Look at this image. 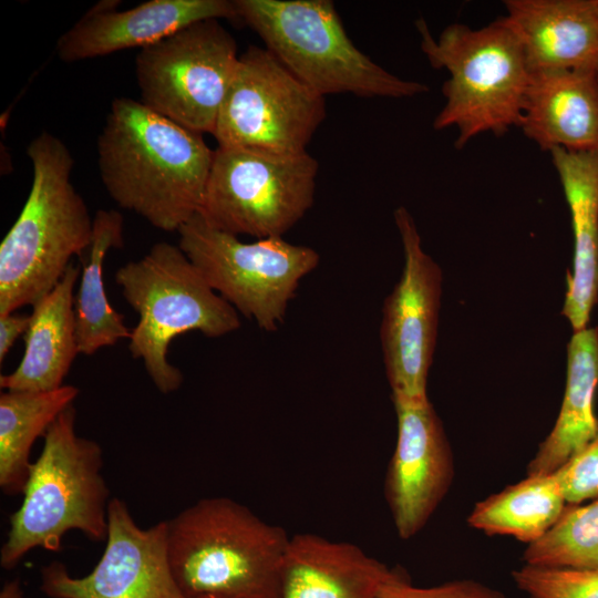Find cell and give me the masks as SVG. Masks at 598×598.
<instances>
[{
	"label": "cell",
	"mask_w": 598,
	"mask_h": 598,
	"mask_svg": "<svg viewBox=\"0 0 598 598\" xmlns=\"http://www.w3.org/2000/svg\"><path fill=\"white\" fill-rule=\"evenodd\" d=\"M107 519L105 549L94 569L73 577L53 561L41 568L42 592L51 598H185L171 568L167 520L141 528L116 497Z\"/></svg>",
	"instance_id": "4fadbf2b"
},
{
	"label": "cell",
	"mask_w": 598,
	"mask_h": 598,
	"mask_svg": "<svg viewBox=\"0 0 598 598\" xmlns=\"http://www.w3.org/2000/svg\"><path fill=\"white\" fill-rule=\"evenodd\" d=\"M318 169L308 152L217 146L197 214L235 236L282 237L311 208Z\"/></svg>",
	"instance_id": "ba28073f"
},
{
	"label": "cell",
	"mask_w": 598,
	"mask_h": 598,
	"mask_svg": "<svg viewBox=\"0 0 598 598\" xmlns=\"http://www.w3.org/2000/svg\"><path fill=\"white\" fill-rule=\"evenodd\" d=\"M529 565L598 568V496L587 504H567L550 529L527 545Z\"/></svg>",
	"instance_id": "d4e9b609"
},
{
	"label": "cell",
	"mask_w": 598,
	"mask_h": 598,
	"mask_svg": "<svg viewBox=\"0 0 598 598\" xmlns=\"http://www.w3.org/2000/svg\"><path fill=\"white\" fill-rule=\"evenodd\" d=\"M392 400L398 436L384 494L398 535L410 539L422 530L447 494L454 461L443 424L429 399Z\"/></svg>",
	"instance_id": "5bb4252c"
},
{
	"label": "cell",
	"mask_w": 598,
	"mask_h": 598,
	"mask_svg": "<svg viewBox=\"0 0 598 598\" xmlns=\"http://www.w3.org/2000/svg\"><path fill=\"white\" fill-rule=\"evenodd\" d=\"M30 315L16 312L0 315V362L6 359L18 338L27 332Z\"/></svg>",
	"instance_id": "f1b7e54d"
},
{
	"label": "cell",
	"mask_w": 598,
	"mask_h": 598,
	"mask_svg": "<svg viewBox=\"0 0 598 598\" xmlns=\"http://www.w3.org/2000/svg\"><path fill=\"white\" fill-rule=\"evenodd\" d=\"M421 50L434 69H445V104L434 130L455 127V147L483 133L497 136L519 126L530 72L520 43L503 17L481 29L447 25L434 38L423 19L416 21Z\"/></svg>",
	"instance_id": "5b68a950"
},
{
	"label": "cell",
	"mask_w": 598,
	"mask_h": 598,
	"mask_svg": "<svg viewBox=\"0 0 598 598\" xmlns=\"http://www.w3.org/2000/svg\"><path fill=\"white\" fill-rule=\"evenodd\" d=\"M566 505L555 473L527 475L476 503L467 523L487 535L511 536L529 545L550 529Z\"/></svg>",
	"instance_id": "cb8c5ba5"
},
{
	"label": "cell",
	"mask_w": 598,
	"mask_h": 598,
	"mask_svg": "<svg viewBox=\"0 0 598 598\" xmlns=\"http://www.w3.org/2000/svg\"><path fill=\"white\" fill-rule=\"evenodd\" d=\"M512 577L528 598H598V568L525 564Z\"/></svg>",
	"instance_id": "484cf974"
},
{
	"label": "cell",
	"mask_w": 598,
	"mask_h": 598,
	"mask_svg": "<svg viewBox=\"0 0 598 598\" xmlns=\"http://www.w3.org/2000/svg\"><path fill=\"white\" fill-rule=\"evenodd\" d=\"M178 247L208 285L267 332L283 322L300 281L319 265L311 247L283 237L241 241L196 214L178 229Z\"/></svg>",
	"instance_id": "9c48e42d"
},
{
	"label": "cell",
	"mask_w": 598,
	"mask_h": 598,
	"mask_svg": "<svg viewBox=\"0 0 598 598\" xmlns=\"http://www.w3.org/2000/svg\"><path fill=\"white\" fill-rule=\"evenodd\" d=\"M518 127L547 152L598 153V72L530 73Z\"/></svg>",
	"instance_id": "e0dca14e"
},
{
	"label": "cell",
	"mask_w": 598,
	"mask_h": 598,
	"mask_svg": "<svg viewBox=\"0 0 598 598\" xmlns=\"http://www.w3.org/2000/svg\"><path fill=\"white\" fill-rule=\"evenodd\" d=\"M115 3L95 4L60 37L56 52L62 61L142 49L203 20H239L235 2L229 0H150L120 11Z\"/></svg>",
	"instance_id": "9a60e30c"
},
{
	"label": "cell",
	"mask_w": 598,
	"mask_h": 598,
	"mask_svg": "<svg viewBox=\"0 0 598 598\" xmlns=\"http://www.w3.org/2000/svg\"><path fill=\"white\" fill-rule=\"evenodd\" d=\"M375 598H506V596L499 590L471 579L453 580L433 587H416L403 571L394 569Z\"/></svg>",
	"instance_id": "4316f807"
},
{
	"label": "cell",
	"mask_w": 598,
	"mask_h": 598,
	"mask_svg": "<svg viewBox=\"0 0 598 598\" xmlns=\"http://www.w3.org/2000/svg\"><path fill=\"white\" fill-rule=\"evenodd\" d=\"M567 504L598 496V433L555 472Z\"/></svg>",
	"instance_id": "83f0119b"
},
{
	"label": "cell",
	"mask_w": 598,
	"mask_h": 598,
	"mask_svg": "<svg viewBox=\"0 0 598 598\" xmlns=\"http://www.w3.org/2000/svg\"><path fill=\"white\" fill-rule=\"evenodd\" d=\"M78 395L79 389L71 384L52 391L0 394V487L4 494H22L32 464L33 443L44 436Z\"/></svg>",
	"instance_id": "603a6c76"
},
{
	"label": "cell",
	"mask_w": 598,
	"mask_h": 598,
	"mask_svg": "<svg viewBox=\"0 0 598 598\" xmlns=\"http://www.w3.org/2000/svg\"><path fill=\"white\" fill-rule=\"evenodd\" d=\"M393 573L351 543L297 534L285 551L279 598H375Z\"/></svg>",
	"instance_id": "ac0fdd59"
},
{
	"label": "cell",
	"mask_w": 598,
	"mask_h": 598,
	"mask_svg": "<svg viewBox=\"0 0 598 598\" xmlns=\"http://www.w3.org/2000/svg\"><path fill=\"white\" fill-rule=\"evenodd\" d=\"M0 598H23V592L18 580L7 582L1 592Z\"/></svg>",
	"instance_id": "f546056e"
},
{
	"label": "cell",
	"mask_w": 598,
	"mask_h": 598,
	"mask_svg": "<svg viewBox=\"0 0 598 598\" xmlns=\"http://www.w3.org/2000/svg\"><path fill=\"white\" fill-rule=\"evenodd\" d=\"M80 274V267L71 264L53 290L32 307L23 357L14 371L0 377L1 389L43 392L63 385L80 353L73 310Z\"/></svg>",
	"instance_id": "ffe728a7"
},
{
	"label": "cell",
	"mask_w": 598,
	"mask_h": 598,
	"mask_svg": "<svg viewBox=\"0 0 598 598\" xmlns=\"http://www.w3.org/2000/svg\"><path fill=\"white\" fill-rule=\"evenodd\" d=\"M571 216L573 271L563 316L575 331L587 328L598 300V153L549 151Z\"/></svg>",
	"instance_id": "d6986e66"
},
{
	"label": "cell",
	"mask_w": 598,
	"mask_h": 598,
	"mask_svg": "<svg viewBox=\"0 0 598 598\" xmlns=\"http://www.w3.org/2000/svg\"><path fill=\"white\" fill-rule=\"evenodd\" d=\"M598 328L575 331L567 346V377L556 422L529 461L527 475L551 474L598 433Z\"/></svg>",
	"instance_id": "44dd1931"
},
{
	"label": "cell",
	"mask_w": 598,
	"mask_h": 598,
	"mask_svg": "<svg viewBox=\"0 0 598 598\" xmlns=\"http://www.w3.org/2000/svg\"><path fill=\"white\" fill-rule=\"evenodd\" d=\"M27 153L32 185L0 244V315L33 307L92 240L93 218L71 182L74 161L68 146L42 132Z\"/></svg>",
	"instance_id": "7a4b0ae2"
},
{
	"label": "cell",
	"mask_w": 598,
	"mask_h": 598,
	"mask_svg": "<svg viewBox=\"0 0 598 598\" xmlns=\"http://www.w3.org/2000/svg\"><path fill=\"white\" fill-rule=\"evenodd\" d=\"M124 220L115 209H99L93 217L92 240L74 295V322L79 352L85 355L130 339L124 316L109 302L103 279L106 254L124 244Z\"/></svg>",
	"instance_id": "7402d4cb"
},
{
	"label": "cell",
	"mask_w": 598,
	"mask_h": 598,
	"mask_svg": "<svg viewBox=\"0 0 598 598\" xmlns=\"http://www.w3.org/2000/svg\"><path fill=\"white\" fill-rule=\"evenodd\" d=\"M168 525V556L185 598H279L286 532L227 497L204 498Z\"/></svg>",
	"instance_id": "3957f363"
},
{
	"label": "cell",
	"mask_w": 598,
	"mask_h": 598,
	"mask_svg": "<svg viewBox=\"0 0 598 598\" xmlns=\"http://www.w3.org/2000/svg\"><path fill=\"white\" fill-rule=\"evenodd\" d=\"M115 281L138 317L128 350L142 360L164 394L178 390L184 380L167 359L173 339L189 331L218 338L240 327L238 312L208 285L178 245L154 244L141 259L118 268Z\"/></svg>",
	"instance_id": "52a82bcc"
},
{
	"label": "cell",
	"mask_w": 598,
	"mask_h": 598,
	"mask_svg": "<svg viewBox=\"0 0 598 598\" xmlns=\"http://www.w3.org/2000/svg\"><path fill=\"white\" fill-rule=\"evenodd\" d=\"M401 237L402 275L383 305L380 338L392 398H427L442 293V271L422 248L415 221L405 207L394 210Z\"/></svg>",
	"instance_id": "7c38bea8"
},
{
	"label": "cell",
	"mask_w": 598,
	"mask_h": 598,
	"mask_svg": "<svg viewBox=\"0 0 598 598\" xmlns=\"http://www.w3.org/2000/svg\"><path fill=\"white\" fill-rule=\"evenodd\" d=\"M238 58L237 42L219 20L192 23L140 49L141 102L190 131L213 135Z\"/></svg>",
	"instance_id": "30bf717a"
},
{
	"label": "cell",
	"mask_w": 598,
	"mask_h": 598,
	"mask_svg": "<svg viewBox=\"0 0 598 598\" xmlns=\"http://www.w3.org/2000/svg\"><path fill=\"white\" fill-rule=\"evenodd\" d=\"M506 24L530 73L598 72V0H506Z\"/></svg>",
	"instance_id": "2e32d148"
},
{
	"label": "cell",
	"mask_w": 598,
	"mask_h": 598,
	"mask_svg": "<svg viewBox=\"0 0 598 598\" xmlns=\"http://www.w3.org/2000/svg\"><path fill=\"white\" fill-rule=\"evenodd\" d=\"M74 405L62 411L44 434L31 464L21 506L10 516L0 564L12 569L34 548L59 551L63 536L80 530L106 540L110 491L102 475L103 451L75 431Z\"/></svg>",
	"instance_id": "277c9868"
},
{
	"label": "cell",
	"mask_w": 598,
	"mask_h": 598,
	"mask_svg": "<svg viewBox=\"0 0 598 598\" xmlns=\"http://www.w3.org/2000/svg\"><path fill=\"white\" fill-rule=\"evenodd\" d=\"M213 157L203 134L130 97L113 100L97 138L110 197L164 231H178L198 213Z\"/></svg>",
	"instance_id": "6da1fadb"
},
{
	"label": "cell",
	"mask_w": 598,
	"mask_h": 598,
	"mask_svg": "<svg viewBox=\"0 0 598 598\" xmlns=\"http://www.w3.org/2000/svg\"><path fill=\"white\" fill-rule=\"evenodd\" d=\"M203 598H214V597H203Z\"/></svg>",
	"instance_id": "4dcf8cb0"
},
{
	"label": "cell",
	"mask_w": 598,
	"mask_h": 598,
	"mask_svg": "<svg viewBox=\"0 0 598 598\" xmlns=\"http://www.w3.org/2000/svg\"><path fill=\"white\" fill-rule=\"evenodd\" d=\"M239 20L300 82L321 96L410 97L425 83L386 71L354 45L330 0H234Z\"/></svg>",
	"instance_id": "8992f818"
},
{
	"label": "cell",
	"mask_w": 598,
	"mask_h": 598,
	"mask_svg": "<svg viewBox=\"0 0 598 598\" xmlns=\"http://www.w3.org/2000/svg\"><path fill=\"white\" fill-rule=\"evenodd\" d=\"M326 115L323 96L251 45L239 54L213 136L217 146L302 153Z\"/></svg>",
	"instance_id": "8fae6325"
}]
</instances>
